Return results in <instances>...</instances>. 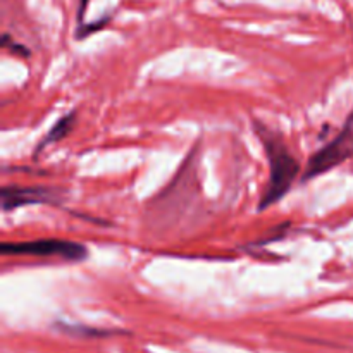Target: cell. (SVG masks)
Here are the masks:
<instances>
[{
	"mask_svg": "<svg viewBox=\"0 0 353 353\" xmlns=\"http://www.w3.org/2000/svg\"><path fill=\"white\" fill-rule=\"evenodd\" d=\"M254 130L264 147L265 157L269 162V179L265 183L261 202H259V210L262 212V210H268L269 207L276 205L279 200L288 195L293 183L300 176L302 165L278 131L265 126L257 119L254 121Z\"/></svg>",
	"mask_w": 353,
	"mask_h": 353,
	"instance_id": "1",
	"label": "cell"
},
{
	"mask_svg": "<svg viewBox=\"0 0 353 353\" xmlns=\"http://www.w3.org/2000/svg\"><path fill=\"white\" fill-rule=\"evenodd\" d=\"M353 155V110L340 133L316 152L303 169L302 181L319 178L324 172L338 168Z\"/></svg>",
	"mask_w": 353,
	"mask_h": 353,
	"instance_id": "2",
	"label": "cell"
},
{
	"mask_svg": "<svg viewBox=\"0 0 353 353\" xmlns=\"http://www.w3.org/2000/svg\"><path fill=\"white\" fill-rule=\"evenodd\" d=\"M3 255H30V257L61 259L64 262H83L88 257V248L78 241L61 238H43L33 241L2 243Z\"/></svg>",
	"mask_w": 353,
	"mask_h": 353,
	"instance_id": "3",
	"label": "cell"
},
{
	"mask_svg": "<svg viewBox=\"0 0 353 353\" xmlns=\"http://www.w3.org/2000/svg\"><path fill=\"white\" fill-rule=\"evenodd\" d=\"M59 193L50 188H43V186H28V188H21V186H6L2 188V209L12 210L17 207L33 205V203H59L57 199Z\"/></svg>",
	"mask_w": 353,
	"mask_h": 353,
	"instance_id": "4",
	"label": "cell"
},
{
	"mask_svg": "<svg viewBox=\"0 0 353 353\" xmlns=\"http://www.w3.org/2000/svg\"><path fill=\"white\" fill-rule=\"evenodd\" d=\"M76 116H78L76 112H69L65 114V116H62L61 119L48 130V133L41 138L40 143L37 145V148H34V157H37L43 148H47L48 145L59 143V141L64 140L65 137H69V133H71L72 128H74L76 124Z\"/></svg>",
	"mask_w": 353,
	"mask_h": 353,
	"instance_id": "5",
	"label": "cell"
},
{
	"mask_svg": "<svg viewBox=\"0 0 353 353\" xmlns=\"http://www.w3.org/2000/svg\"><path fill=\"white\" fill-rule=\"evenodd\" d=\"M57 327L68 334H76V336H85V338H105V336H112V334L121 333V331L100 330V327H88V326H81V324L57 323Z\"/></svg>",
	"mask_w": 353,
	"mask_h": 353,
	"instance_id": "6",
	"label": "cell"
},
{
	"mask_svg": "<svg viewBox=\"0 0 353 353\" xmlns=\"http://www.w3.org/2000/svg\"><path fill=\"white\" fill-rule=\"evenodd\" d=\"M107 21H109V17H103V19H100L99 23L95 21V23L92 24H81V26H78V30H76V38H78V40H83V38H86L88 34L102 30V28L107 24Z\"/></svg>",
	"mask_w": 353,
	"mask_h": 353,
	"instance_id": "7",
	"label": "cell"
},
{
	"mask_svg": "<svg viewBox=\"0 0 353 353\" xmlns=\"http://www.w3.org/2000/svg\"><path fill=\"white\" fill-rule=\"evenodd\" d=\"M3 47L10 48L12 52L14 50L21 52V55H24V57H28V55H30V50H28L26 47H23V45H19V43H12V41H10L9 34H3Z\"/></svg>",
	"mask_w": 353,
	"mask_h": 353,
	"instance_id": "8",
	"label": "cell"
},
{
	"mask_svg": "<svg viewBox=\"0 0 353 353\" xmlns=\"http://www.w3.org/2000/svg\"><path fill=\"white\" fill-rule=\"evenodd\" d=\"M90 0H78V26L85 24V14L88 9Z\"/></svg>",
	"mask_w": 353,
	"mask_h": 353,
	"instance_id": "9",
	"label": "cell"
}]
</instances>
